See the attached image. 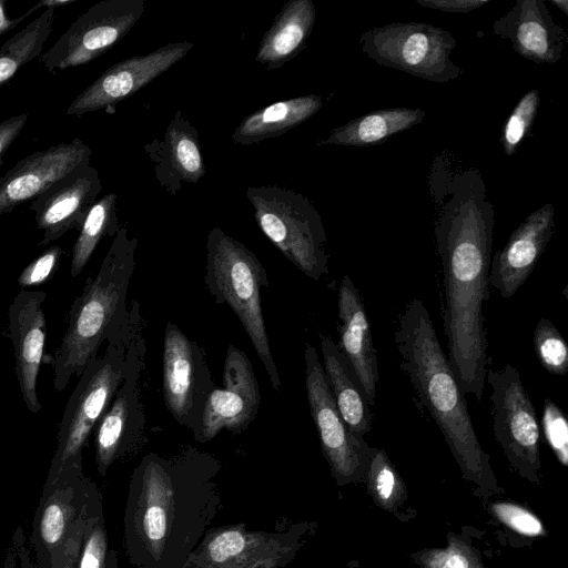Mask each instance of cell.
Returning a JSON list of instances; mask_svg holds the SVG:
<instances>
[{"label":"cell","mask_w":568,"mask_h":568,"mask_svg":"<svg viewBox=\"0 0 568 568\" xmlns=\"http://www.w3.org/2000/svg\"><path fill=\"white\" fill-rule=\"evenodd\" d=\"M100 514V491L82 463L45 480L32 537L40 568H78L85 536Z\"/></svg>","instance_id":"6"},{"label":"cell","mask_w":568,"mask_h":568,"mask_svg":"<svg viewBox=\"0 0 568 568\" xmlns=\"http://www.w3.org/2000/svg\"><path fill=\"white\" fill-rule=\"evenodd\" d=\"M222 387H215L205 402L195 440L205 443L222 430L241 433L255 419L261 393L253 365L246 353L234 345L226 349Z\"/></svg>","instance_id":"16"},{"label":"cell","mask_w":568,"mask_h":568,"mask_svg":"<svg viewBox=\"0 0 568 568\" xmlns=\"http://www.w3.org/2000/svg\"><path fill=\"white\" fill-rule=\"evenodd\" d=\"M418 4L444 12H469L488 3L487 0H417Z\"/></svg>","instance_id":"40"},{"label":"cell","mask_w":568,"mask_h":568,"mask_svg":"<svg viewBox=\"0 0 568 568\" xmlns=\"http://www.w3.org/2000/svg\"><path fill=\"white\" fill-rule=\"evenodd\" d=\"M41 8H42V4H41V1H39L37 4L31 7L26 13L21 14L20 17L16 18V19H11L6 13V0H0V36L14 29L26 18H28L30 14H32L34 11H37L38 9H41Z\"/></svg>","instance_id":"41"},{"label":"cell","mask_w":568,"mask_h":568,"mask_svg":"<svg viewBox=\"0 0 568 568\" xmlns=\"http://www.w3.org/2000/svg\"><path fill=\"white\" fill-rule=\"evenodd\" d=\"M246 196L260 230L296 268L315 281L328 273L324 225L305 195L264 185L250 186Z\"/></svg>","instance_id":"8"},{"label":"cell","mask_w":568,"mask_h":568,"mask_svg":"<svg viewBox=\"0 0 568 568\" xmlns=\"http://www.w3.org/2000/svg\"><path fill=\"white\" fill-rule=\"evenodd\" d=\"M154 163L155 179L171 195H176L183 183H196L205 174L199 132L178 110L164 132L144 146Z\"/></svg>","instance_id":"24"},{"label":"cell","mask_w":568,"mask_h":568,"mask_svg":"<svg viewBox=\"0 0 568 568\" xmlns=\"http://www.w3.org/2000/svg\"><path fill=\"white\" fill-rule=\"evenodd\" d=\"M359 43L376 63L423 80L443 83L463 73L450 59L455 38L433 24L397 22L375 27L362 33Z\"/></svg>","instance_id":"9"},{"label":"cell","mask_w":568,"mask_h":568,"mask_svg":"<svg viewBox=\"0 0 568 568\" xmlns=\"http://www.w3.org/2000/svg\"><path fill=\"white\" fill-rule=\"evenodd\" d=\"M371 486L383 505H390L400 491V480L383 449H372L368 459Z\"/></svg>","instance_id":"33"},{"label":"cell","mask_w":568,"mask_h":568,"mask_svg":"<svg viewBox=\"0 0 568 568\" xmlns=\"http://www.w3.org/2000/svg\"><path fill=\"white\" fill-rule=\"evenodd\" d=\"M550 203L531 212L490 261L488 281L501 297L510 298L532 273L555 232Z\"/></svg>","instance_id":"21"},{"label":"cell","mask_w":568,"mask_h":568,"mask_svg":"<svg viewBox=\"0 0 568 568\" xmlns=\"http://www.w3.org/2000/svg\"><path fill=\"white\" fill-rule=\"evenodd\" d=\"M78 568H111V550L103 513L95 518L85 536Z\"/></svg>","instance_id":"35"},{"label":"cell","mask_w":568,"mask_h":568,"mask_svg":"<svg viewBox=\"0 0 568 568\" xmlns=\"http://www.w3.org/2000/svg\"><path fill=\"white\" fill-rule=\"evenodd\" d=\"M55 9L47 8L38 18L0 47V89L31 60L41 57L47 39L53 29Z\"/></svg>","instance_id":"29"},{"label":"cell","mask_w":568,"mask_h":568,"mask_svg":"<svg viewBox=\"0 0 568 568\" xmlns=\"http://www.w3.org/2000/svg\"><path fill=\"white\" fill-rule=\"evenodd\" d=\"M315 6L311 0H290L276 14L261 40L255 61L267 71L280 69L305 47L315 24Z\"/></svg>","instance_id":"25"},{"label":"cell","mask_w":568,"mask_h":568,"mask_svg":"<svg viewBox=\"0 0 568 568\" xmlns=\"http://www.w3.org/2000/svg\"><path fill=\"white\" fill-rule=\"evenodd\" d=\"M550 3L556 6L565 14H568V1L567 0H549Z\"/></svg>","instance_id":"42"},{"label":"cell","mask_w":568,"mask_h":568,"mask_svg":"<svg viewBox=\"0 0 568 568\" xmlns=\"http://www.w3.org/2000/svg\"><path fill=\"white\" fill-rule=\"evenodd\" d=\"M130 336L123 381L95 428L97 468L105 476L119 458L135 449L143 439L146 412L141 392V376L145 368V341L142 335L140 304L130 305Z\"/></svg>","instance_id":"10"},{"label":"cell","mask_w":568,"mask_h":568,"mask_svg":"<svg viewBox=\"0 0 568 568\" xmlns=\"http://www.w3.org/2000/svg\"><path fill=\"white\" fill-rule=\"evenodd\" d=\"M64 251L59 245H53L42 252L28 264L18 276L21 290L31 288L47 282L59 266Z\"/></svg>","instance_id":"37"},{"label":"cell","mask_w":568,"mask_h":568,"mask_svg":"<svg viewBox=\"0 0 568 568\" xmlns=\"http://www.w3.org/2000/svg\"><path fill=\"white\" fill-rule=\"evenodd\" d=\"M493 31L508 40L519 55L535 63H556L568 43L567 32L554 21L541 0H518L494 22Z\"/></svg>","instance_id":"23"},{"label":"cell","mask_w":568,"mask_h":568,"mask_svg":"<svg viewBox=\"0 0 568 568\" xmlns=\"http://www.w3.org/2000/svg\"><path fill=\"white\" fill-rule=\"evenodd\" d=\"M43 291L20 290L8 310L9 336L13 345L16 375L24 405L30 413L42 409L37 381L47 341Z\"/></svg>","instance_id":"19"},{"label":"cell","mask_w":568,"mask_h":568,"mask_svg":"<svg viewBox=\"0 0 568 568\" xmlns=\"http://www.w3.org/2000/svg\"><path fill=\"white\" fill-rule=\"evenodd\" d=\"M420 562L424 568H484L475 552L457 539H452L444 549L426 551Z\"/></svg>","instance_id":"36"},{"label":"cell","mask_w":568,"mask_h":568,"mask_svg":"<svg viewBox=\"0 0 568 568\" xmlns=\"http://www.w3.org/2000/svg\"><path fill=\"white\" fill-rule=\"evenodd\" d=\"M144 10V0H102L80 14L40 62L53 74L88 64L119 43Z\"/></svg>","instance_id":"11"},{"label":"cell","mask_w":568,"mask_h":568,"mask_svg":"<svg viewBox=\"0 0 568 568\" xmlns=\"http://www.w3.org/2000/svg\"><path fill=\"white\" fill-rule=\"evenodd\" d=\"M101 191L98 170L85 164L74 169L32 200L29 207L34 213L38 230L43 232L39 245L57 241L69 231H80Z\"/></svg>","instance_id":"20"},{"label":"cell","mask_w":568,"mask_h":568,"mask_svg":"<svg viewBox=\"0 0 568 568\" xmlns=\"http://www.w3.org/2000/svg\"><path fill=\"white\" fill-rule=\"evenodd\" d=\"M541 427L557 459L568 465V422L564 412L549 398L544 402Z\"/></svg>","instance_id":"34"},{"label":"cell","mask_w":568,"mask_h":568,"mask_svg":"<svg viewBox=\"0 0 568 568\" xmlns=\"http://www.w3.org/2000/svg\"><path fill=\"white\" fill-rule=\"evenodd\" d=\"M338 351L355 375L369 406H375L378 366L371 325L362 297L348 275L337 294Z\"/></svg>","instance_id":"22"},{"label":"cell","mask_w":568,"mask_h":568,"mask_svg":"<svg viewBox=\"0 0 568 568\" xmlns=\"http://www.w3.org/2000/svg\"><path fill=\"white\" fill-rule=\"evenodd\" d=\"M91 156L92 150L73 139L21 159L0 178V215L34 200L74 169L90 164Z\"/></svg>","instance_id":"18"},{"label":"cell","mask_w":568,"mask_h":568,"mask_svg":"<svg viewBox=\"0 0 568 568\" xmlns=\"http://www.w3.org/2000/svg\"><path fill=\"white\" fill-rule=\"evenodd\" d=\"M162 381L166 408L195 439L205 402L215 385L204 349L172 322L164 329Z\"/></svg>","instance_id":"12"},{"label":"cell","mask_w":568,"mask_h":568,"mask_svg":"<svg viewBox=\"0 0 568 568\" xmlns=\"http://www.w3.org/2000/svg\"><path fill=\"white\" fill-rule=\"evenodd\" d=\"M536 89L526 92L515 105L501 130V145L506 155H513L530 131L539 106Z\"/></svg>","instance_id":"32"},{"label":"cell","mask_w":568,"mask_h":568,"mask_svg":"<svg viewBox=\"0 0 568 568\" xmlns=\"http://www.w3.org/2000/svg\"><path fill=\"white\" fill-rule=\"evenodd\" d=\"M304 358L306 396L323 454L338 479H352L359 474L365 463L368 464L372 449L343 420L318 354L308 343L305 345Z\"/></svg>","instance_id":"15"},{"label":"cell","mask_w":568,"mask_h":568,"mask_svg":"<svg viewBox=\"0 0 568 568\" xmlns=\"http://www.w3.org/2000/svg\"><path fill=\"white\" fill-rule=\"evenodd\" d=\"M394 343L420 404L442 432L459 466L480 478L487 468L465 395L443 351L424 302L413 297L398 315Z\"/></svg>","instance_id":"2"},{"label":"cell","mask_w":568,"mask_h":568,"mask_svg":"<svg viewBox=\"0 0 568 568\" xmlns=\"http://www.w3.org/2000/svg\"><path fill=\"white\" fill-rule=\"evenodd\" d=\"M138 239L120 226L94 276L87 278L68 313V326L51 359L53 386L62 392L98 357L103 342L128 325V292L135 267Z\"/></svg>","instance_id":"3"},{"label":"cell","mask_w":568,"mask_h":568,"mask_svg":"<svg viewBox=\"0 0 568 568\" xmlns=\"http://www.w3.org/2000/svg\"><path fill=\"white\" fill-rule=\"evenodd\" d=\"M323 368L336 407L348 428L359 437L372 428L373 415L361 386L333 339L320 333Z\"/></svg>","instance_id":"26"},{"label":"cell","mask_w":568,"mask_h":568,"mask_svg":"<svg viewBox=\"0 0 568 568\" xmlns=\"http://www.w3.org/2000/svg\"><path fill=\"white\" fill-rule=\"evenodd\" d=\"M491 388L493 432L513 464L536 469L539 465L540 428L534 404L516 367L488 368Z\"/></svg>","instance_id":"13"},{"label":"cell","mask_w":568,"mask_h":568,"mask_svg":"<svg viewBox=\"0 0 568 568\" xmlns=\"http://www.w3.org/2000/svg\"><path fill=\"white\" fill-rule=\"evenodd\" d=\"M433 206L446 355L463 394L480 402L489 363L483 307L489 298L494 205L484 191L458 186L436 196Z\"/></svg>","instance_id":"1"},{"label":"cell","mask_w":568,"mask_h":568,"mask_svg":"<svg viewBox=\"0 0 568 568\" xmlns=\"http://www.w3.org/2000/svg\"><path fill=\"white\" fill-rule=\"evenodd\" d=\"M204 282L219 304H226L241 322L272 387L280 390L282 381L272 355L262 311V288L270 287L266 271L256 255L243 243L213 227L206 240Z\"/></svg>","instance_id":"5"},{"label":"cell","mask_w":568,"mask_h":568,"mask_svg":"<svg viewBox=\"0 0 568 568\" xmlns=\"http://www.w3.org/2000/svg\"><path fill=\"white\" fill-rule=\"evenodd\" d=\"M130 310V308H129ZM129 325L106 341L102 356L90 361L69 397L57 435V446L45 480L65 467L82 463V452L111 405L125 373Z\"/></svg>","instance_id":"7"},{"label":"cell","mask_w":568,"mask_h":568,"mask_svg":"<svg viewBox=\"0 0 568 568\" xmlns=\"http://www.w3.org/2000/svg\"><path fill=\"white\" fill-rule=\"evenodd\" d=\"M426 112L419 108L396 106L363 114L333 129L318 144L367 146L383 143L396 133L419 124Z\"/></svg>","instance_id":"28"},{"label":"cell","mask_w":568,"mask_h":568,"mask_svg":"<svg viewBox=\"0 0 568 568\" xmlns=\"http://www.w3.org/2000/svg\"><path fill=\"white\" fill-rule=\"evenodd\" d=\"M296 531H248L244 525L209 530L183 568H284L300 548Z\"/></svg>","instance_id":"14"},{"label":"cell","mask_w":568,"mask_h":568,"mask_svg":"<svg viewBox=\"0 0 568 568\" xmlns=\"http://www.w3.org/2000/svg\"><path fill=\"white\" fill-rule=\"evenodd\" d=\"M29 114H16L0 122V159L9 150L27 124Z\"/></svg>","instance_id":"39"},{"label":"cell","mask_w":568,"mask_h":568,"mask_svg":"<svg viewBox=\"0 0 568 568\" xmlns=\"http://www.w3.org/2000/svg\"><path fill=\"white\" fill-rule=\"evenodd\" d=\"M491 509L501 523L520 535L535 537L544 532L541 521L518 505L499 503L495 504Z\"/></svg>","instance_id":"38"},{"label":"cell","mask_w":568,"mask_h":568,"mask_svg":"<svg viewBox=\"0 0 568 568\" xmlns=\"http://www.w3.org/2000/svg\"><path fill=\"white\" fill-rule=\"evenodd\" d=\"M120 229L116 194L109 193L90 209L71 251L70 275L77 277L88 264L104 236H114Z\"/></svg>","instance_id":"30"},{"label":"cell","mask_w":568,"mask_h":568,"mask_svg":"<svg viewBox=\"0 0 568 568\" xmlns=\"http://www.w3.org/2000/svg\"><path fill=\"white\" fill-rule=\"evenodd\" d=\"M201 453L190 449L183 454L163 458L153 453L144 456L135 468L131 481V498L125 516V542L128 552L136 559L142 552L151 568L161 561L173 532L180 527L183 499L180 493L189 473Z\"/></svg>","instance_id":"4"},{"label":"cell","mask_w":568,"mask_h":568,"mask_svg":"<svg viewBox=\"0 0 568 568\" xmlns=\"http://www.w3.org/2000/svg\"><path fill=\"white\" fill-rule=\"evenodd\" d=\"M323 106L320 95L308 94L272 103L248 114L236 126L232 141L250 145L283 135L302 124Z\"/></svg>","instance_id":"27"},{"label":"cell","mask_w":568,"mask_h":568,"mask_svg":"<svg viewBox=\"0 0 568 568\" xmlns=\"http://www.w3.org/2000/svg\"><path fill=\"white\" fill-rule=\"evenodd\" d=\"M192 48L193 43L189 41L168 43L150 53L115 63L74 98L65 114L81 116L113 108L164 73Z\"/></svg>","instance_id":"17"},{"label":"cell","mask_w":568,"mask_h":568,"mask_svg":"<svg viewBox=\"0 0 568 568\" xmlns=\"http://www.w3.org/2000/svg\"><path fill=\"white\" fill-rule=\"evenodd\" d=\"M537 358L549 374L564 376L568 372V345L561 333L547 318H540L534 329Z\"/></svg>","instance_id":"31"}]
</instances>
